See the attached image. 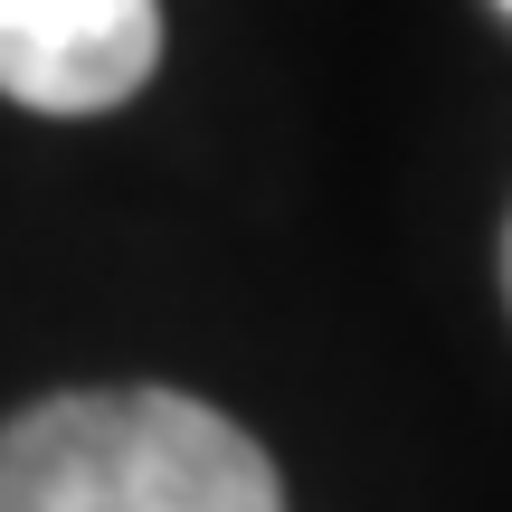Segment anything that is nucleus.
Here are the masks:
<instances>
[{
  "instance_id": "nucleus-1",
  "label": "nucleus",
  "mask_w": 512,
  "mask_h": 512,
  "mask_svg": "<svg viewBox=\"0 0 512 512\" xmlns=\"http://www.w3.org/2000/svg\"><path fill=\"white\" fill-rule=\"evenodd\" d=\"M0 512H285V484L209 399L67 389L0 427Z\"/></svg>"
},
{
  "instance_id": "nucleus-2",
  "label": "nucleus",
  "mask_w": 512,
  "mask_h": 512,
  "mask_svg": "<svg viewBox=\"0 0 512 512\" xmlns=\"http://www.w3.org/2000/svg\"><path fill=\"white\" fill-rule=\"evenodd\" d=\"M162 67V0H0V95L29 114H114Z\"/></svg>"
},
{
  "instance_id": "nucleus-3",
  "label": "nucleus",
  "mask_w": 512,
  "mask_h": 512,
  "mask_svg": "<svg viewBox=\"0 0 512 512\" xmlns=\"http://www.w3.org/2000/svg\"><path fill=\"white\" fill-rule=\"evenodd\" d=\"M503 294H512V228H503Z\"/></svg>"
},
{
  "instance_id": "nucleus-4",
  "label": "nucleus",
  "mask_w": 512,
  "mask_h": 512,
  "mask_svg": "<svg viewBox=\"0 0 512 512\" xmlns=\"http://www.w3.org/2000/svg\"><path fill=\"white\" fill-rule=\"evenodd\" d=\"M503 10H512V0H503Z\"/></svg>"
}]
</instances>
